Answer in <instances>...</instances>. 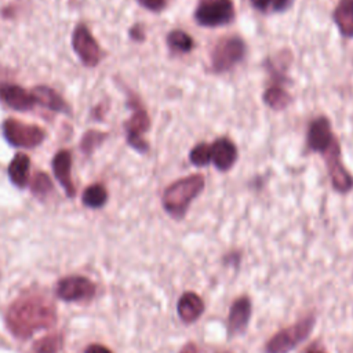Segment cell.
Segmentation results:
<instances>
[{"label": "cell", "mask_w": 353, "mask_h": 353, "mask_svg": "<svg viewBox=\"0 0 353 353\" xmlns=\"http://www.w3.org/2000/svg\"><path fill=\"white\" fill-rule=\"evenodd\" d=\"M57 320L54 303L44 295L30 294L15 299L6 314L8 330L19 339L32 336L36 331L50 328Z\"/></svg>", "instance_id": "1"}, {"label": "cell", "mask_w": 353, "mask_h": 353, "mask_svg": "<svg viewBox=\"0 0 353 353\" xmlns=\"http://www.w3.org/2000/svg\"><path fill=\"white\" fill-rule=\"evenodd\" d=\"M205 188V179L201 174H192L176 179L168 185L163 193L161 203L168 215L175 219L185 216L190 203Z\"/></svg>", "instance_id": "2"}, {"label": "cell", "mask_w": 353, "mask_h": 353, "mask_svg": "<svg viewBox=\"0 0 353 353\" xmlns=\"http://www.w3.org/2000/svg\"><path fill=\"white\" fill-rule=\"evenodd\" d=\"M245 43L239 36L222 37L211 50V66L216 73L228 72L234 68L245 55Z\"/></svg>", "instance_id": "3"}, {"label": "cell", "mask_w": 353, "mask_h": 353, "mask_svg": "<svg viewBox=\"0 0 353 353\" xmlns=\"http://www.w3.org/2000/svg\"><path fill=\"white\" fill-rule=\"evenodd\" d=\"M236 11L232 0H201L194 11V19L200 26L216 28L234 19Z\"/></svg>", "instance_id": "4"}, {"label": "cell", "mask_w": 353, "mask_h": 353, "mask_svg": "<svg viewBox=\"0 0 353 353\" xmlns=\"http://www.w3.org/2000/svg\"><path fill=\"white\" fill-rule=\"evenodd\" d=\"M313 325L314 319L310 316L302 319L294 325H290L288 328L279 331L266 343V353H288L309 336Z\"/></svg>", "instance_id": "5"}, {"label": "cell", "mask_w": 353, "mask_h": 353, "mask_svg": "<svg viewBox=\"0 0 353 353\" xmlns=\"http://www.w3.org/2000/svg\"><path fill=\"white\" fill-rule=\"evenodd\" d=\"M3 134L17 148H34L44 139V131L40 127L15 119H7L3 123Z\"/></svg>", "instance_id": "6"}, {"label": "cell", "mask_w": 353, "mask_h": 353, "mask_svg": "<svg viewBox=\"0 0 353 353\" xmlns=\"http://www.w3.org/2000/svg\"><path fill=\"white\" fill-rule=\"evenodd\" d=\"M324 161L327 165L328 175L331 178L332 188L339 193H347L353 189V176L345 168L341 157L339 142L335 141L324 153Z\"/></svg>", "instance_id": "7"}, {"label": "cell", "mask_w": 353, "mask_h": 353, "mask_svg": "<svg viewBox=\"0 0 353 353\" xmlns=\"http://www.w3.org/2000/svg\"><path fill=\"white\" fill-rule=\"evenodd\" d=\"M130 106L132 109V114L130 120L125 123L127 142L135 150L145 153L149 149V143L143 139V134L149 130L150 120L146 110L141 106L139 102L132 101L130 102Z\"/></svg>", "instance_id": "8"}, {"label": "cell", "mask_w": 353, "mask_h": 353, "mask_svg": "<svg viewBox=\"0 0 353 353\" xmlns=\"http://www.w3.org/2000/svg\"><path fill=\"white\" fill-rule=\"evenodd\" d=\"M72 46L74 52L79 55L85 66H95L101 58V50L91 34V32L84 25H77L72 34Z\"/></svg>", "instance_id": "9"}, {"label": "cell", "mask_w": 353, "mask_h": 353, "mask_svg": "<svg viewBox=\"0 0 353 353\" xmlns=\"http://www.w3.org/2000/svg\"><path fill=\"white\" fill-rule=\"evenodd\" d=\"M335 141H338L331 128V123L325 116L316 117L310 121L306 135V146L314 153L323 154Z\"/></svg>", "instance_id": "10"}, {"label": "cell", "mask_w": 353, "mask_h": 353, "mask_svg": "<svg viewBox=\"0 0 353 353\" xmlns=\"http://www.w3.org/2000/svg\"><path fill=\"white\" fill-rule=\"evenodd\" d=\"M95 294V285L91 280L83 276H69L59 280L57 285V295L66 301H84L92 298Z\"/></svg>", "instance_id": "11"}, {"label": "cell", "mask_w": 353, "mask_h": 353, "mask_svg": "<svg viewBox=\"0 0 353 353\" xmlns=\"http://www.w3.org/2000/svg\"><path fill=\"white\" fill-rule=\"evenodd\" d=\"M211 146V163L219 170V171H228L230 170L234 163L237 161V148L233 141H230L226 137H221L215 139Z\"/></svg>", "instance_id": "12"}, {"label": "cell", "mask_w": 353, "mask_h": 353, "mask_svg": "<svg viewBox=\"0 0 353 353\" xmlns=\"http://www.w3.org/2000/svg\"><path fill=\"white\" fill-rule=\"evenodd\" d=\"M0 99L15 110H29L34 106V99L32 92L15 84H1L0 85Z\"/></svg>", "instance_id": "13"}, {"label": "cell", "mask_w": 353, "mask_h": 353, "mask_svg": "<svg viewBox=\"0 0 353 353\" xmlns=\"http://www.w3.org/2000/svg\"><path fill=\"white\" fill-rule=\"evenodd\" d=\"M251 317V301L247 296H241L233 302L228 317L229 335L244 331Z\"/></svg>", "instance_id": "14"}, {"label": "cell", "mask_w": 353, "mask_h": 353, "mask_svg": "<svg viewBox=\"0 0 353 353\" xmlns=\"http://www.w3.org/2000/svg\"><path fill=\"white\" fill-rule=\"evenodd\" d=\"M70 168H72V156L68 150H59L52 159V171L61 186L63 188L65 193L69 197H73L76 189L73 186L70 178Z\"/></svg>", "instance_id": "15"}, {"label": "cell", "mask_w": 353, "mask_h": 353, "mask_svg": "<svg viewBox=\"0 0 353 353\" xmlns=\"http://www.w3.org/2000/svg\"><path fill=\"white\" fill-rule=\"evenodd\" d=\"M203 310H204V303L197 294L185 292L181 295L176 305V312L179 319L185 324H190L196 321L201 316Z\"/></svg>", "instance_id": "16"}, {"label": "cell", "mask_w": 353, "mask_h": 353, "mask_svg": "<svg viewBox=\"0 0 353 353\" xmlns=\"http://www.w3.org/2000/svg\"><path fill=\"white\" fill-rule=\"evenodd\" d=\"M332 19L339 33L346 37H353V0H338L334 8Z\"/></svg>", "instance_id": "17"}, {"label": "cell", "mask_w": 353, "mask_h": 353, "mask_svg": "<svg viewBox=\"0 0 353 353\" xmlns=\"http://www.w3.org/2000/svg\"><path fill=\"white\" fill-rule=\"evenodd\" d=\"M32 95H33V99L36 103H40L41 106H44L50 110L59 112V113L69 112V106L63 101V98L50 87L37 85L32 90Z\"/></svg>", "instance_id": "18"}, {"label": "cell", "mask_w": 353, "mask_h": 353, "mask_svg": "<svg viewBox=\"0 0 353 353\" xmlns=\"http://www.w3.org/2000/svg\"><path fill=\"white\" fill-rule=\"evenodd\" d=\"M29 157L23 153H17L8 165L10 181L18 188H25L29 182Z\"/></svg>", "instance_id": "19"}, {"label": "cell", "mask_w": 353, "mask_h": 353, "mask_svg": "<svg viewBox=\"0 0 353 353\" xmlns=\"http://www.w3.org/2000/svg\"><path fill=\"white\" fill-rule=\"evenodd\" d=\"M263 102L273 110H283L291 102V95L279 84L268 87L263 92Z\"/></svg>", "instance_id": "20"}, {"label": "cell", "mask_w": 353, "mask_h": 353, "mask_svg": "<svg viewBox=\"0 0 353 353\" xmlns=\"http://www.w3.org/2000/svg\"><path fill=\"white\" fill-rule=\"evenodd\" d=\"M167 46L172 52L188 54L194 47V41L186 32L175 29L167 34Z\"/></svg>", "instance_id": "21"}, {"label": "cell", "mask_w": 353, "mask_h": 353, "mask_svg": "<svg viewBox=\"0 0 353 353\" xmlns=\"http://www.w3.org/2000/svg\"><path fill=\"white\" fill-rule=\"evenodd\" d=\"M81 200H83V204L90 208H99L106 203L108 192L103 185L94 183L84 190Z\"/></svg>", "instance_id": "22"}, {"label": "cell", "mask_w": 353, "mask_h": 353, "mask_svg": "<svg viewBox=\"0 0 353 353\" xmlns=\"http://www.w3.org/2000/svg\"><path fill=\"white\" fill-rule=\"evenodd\" d=\"M189 160L196 167H204L211 163V146L207 142L194 145L189 152Z\"/></svg>", "instance_id": "23"}, {"label": "cell", "mask_w": 353, "mask_h": 353, "mask_svg": "<svg viewBox=\"0 0 353 353\" xmlns=\"http://www.w3.org/2000/svg\"><path fill=\"white\" fill-rule=\"evenodd\" d=\"M251 4L262 12H283L288 10L294 0H250Z\"/></svg>", "instance_id": "24"}, {"label": "cell", "mask_w": 353, "mask_h": 353, "mask_svg": "<svg viewBox=\"0 0 353 353\" xmlns=\"http://www.w3.org/2000/svg\"><path fill=\"white\" fill-rule=\"evenodd\" d=\"M62 345V338L61 335L52 334L41 338L37 341L34 345V353H58Z\"/></svg>", "instance_id": "25"}, {"label": "cell", "mask_w": 353, "mask_h": 353, "mask_svg": "<svg viewBox=\"0 0 353 353\" xmlns=\"http://www.w3.org/2000/svg\"><path fill=\"white\" fill-rule=\"evenodd\" d=\"M52 190V182L47 174L39 172L32 182V193L37 197H46Z\"/></svg>", "instance_id": "26"}, {"label": "cell", "mask_w": 353, "mask_h": 353, "mask_svg": "<svg viewBox=\"0 0 353 353\" xmlns=\"http://www.w3.org/2000/svg\"><path fill=\"white\" fill-rule=\"evenodd\" d=\"M106 138V134L101 132V131H95L91 130L88 132L84 134L83 139H81V149L84 153H91L98 145H101V142Z\"/></svg>", "instance_id": "27"}, {"label": "cell", "mask_w": 353, "mask_h": 353, "mask_svg": "<svg viewBox=\"0 0 353 353\" xmlns=\"http://www.w3.org/2000/svg\"><path fill=\"white\" fill-rule=\"evenodd\" d=\"M137 3L149 11L159 12L167 6L168 0H137Z\"/></svg>", "instance_id": "28"}, {"label": "cell", "mask_w": 353, "mask_h": 353, "mask_svg": "<svg viewBox=\"0 0 353 353\" xmlns=\"http://www.w3.org/2000/svg\"><path fill=\"white\" fill-rule=\"evenodd\" d=\"M84 353H112V352H110L108 347L102 346V345L94 343V345H90V346L85 349Z\"/></svg>", "instance_id": "29"}, {"label": "cell", "mask_w": 353, "mask_h": 353, "mask_svg": "<svg viewBox=\"0 0 353 353\" xmlns=\"http://www.w3.org/2000/svg\"><path fill=\"white\" fill-rule=\"evenodd\" d=\"M130 36H131V39L139 40V41H142L145 39V34H143V30L141 26H132L130 30Z\"/></svg>", "instance_id": "30"}, {"label": "cell", "mask_w": 353, "mask_h": 353, "mask_svg": "<svg viewBox=\"0 0 353 353\" xmlns=\"http://www.w3.org/2000/svg\"><path fill=\"white\" fill-rule=\"evenodd\" d=\"M181 353H197V349H196V346H194L193 343H188V345L181 350Z\"/></svg>", "instance_id": "31"}, {"label": "cell", "mask_w": 353, "mask_h": 353, "mask_svg": "<svg viewBox=\"0 0 353 353\" xmlns=\"http://www.w3.org/2000/svg\"><path fill=\"white\" fill-rule=\"evenodd\" d=\"M309 353H323V352H317V350H312V352H309Z\"/></svg>", "instance_id": "32"}]
</instances>
